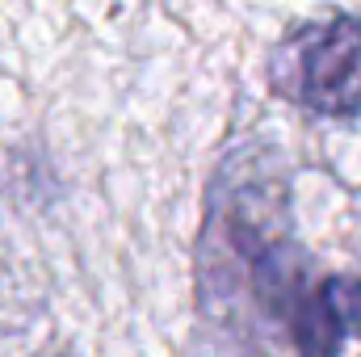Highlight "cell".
<instances>
[{
  "mask_svg": "<svg viewBox=\"0 0 361 357\" xmlns=\"http://www.w3.org/2000/svg\"><path fill=\"white\" fill-rule=\"evenodd\" d=\"M202 269L281 324L298 357H341L345 341L361 332V277H307L286 219V185L265 177L248 152L223 169L210 193Z\"/></svg>",
  "mask_w": 361,
  "mask_h": 357,
  "instance_id": "cell-1",
  "label": "cell"
},
{
  "mask_svg": "<svg viewBox=\"0 0 361 357\" xmlns=\"http://www.w3.org/2000/svg\"><path fill=\"white\" fill-rule=\"evenodd\" d=\"M269 80L286 101L324 114H361V17H336L290 34L269 59Z\"/></svg>",
  "mask_w": 361,
  "mask_h": 357,
  "instance_id": "cell-2",
  "label": "cell"
}]
</instances>
